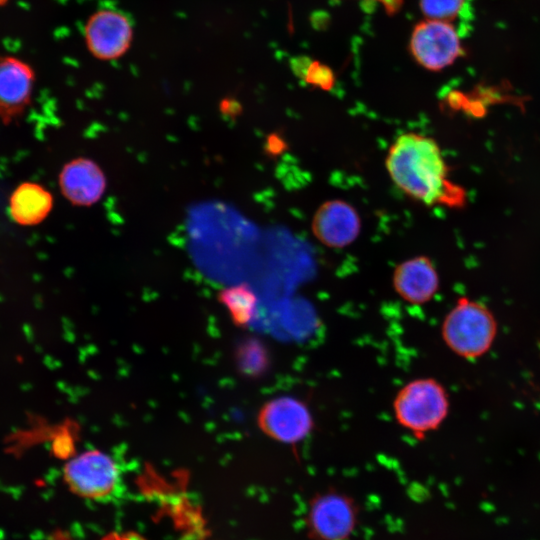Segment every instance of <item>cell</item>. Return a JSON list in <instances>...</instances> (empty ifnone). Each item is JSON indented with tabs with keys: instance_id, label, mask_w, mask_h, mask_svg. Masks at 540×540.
I'll use <instances>...</instances> for the list:
<instances>
[{
	"instance_id": "obj_1",
	"label": "cell",
	"mask_w": 540,
	"mask_h": 540,
	"mask_svg": "<svg viewBox=\"0 0 540 540\" xmlns=\"http://www.w3.org/2000/svg\"><path fill=\"white\" fill-rule=\"evenodd\" d=\"M386 169L394 184L425 205L459 208L465 191L449 180V167L438 143L431 137L407 132L389 147Z\"/></svg>"
},
{
	"instance_id": "obj_2",
	"label": "cell",
	"mask_w": 540,
	"mask_h": 540,
	"mask_svg": "<svg viewBox=\"0 0 540 540\" xmlns=\"http://www.w3.org/2000/svg\"><path fill=\"white\" fill-rule=\"evenodd\" d=\"M498 333L497 320L483 303L459 298L446 314L441 326L445 345L457 356L473 360L485 355Z\"/></svg>"
},
{
	"instance_id": "obj_3",
	"label": "cell",
	"mask_w": 540,
	"mask_h": 540,
	"mask_svg": "<svg viewBox=\"0 0 540 540\" xmlns=\"http://www.w3.org/2000/svg\"><path fill=\"white\" fill-rule=\"evenodd\" d=\"M446 388L434 378H417L405 384L393 400L397 423L416 439L437 430L449 414Z\"/></svg>"
},
{
	"instance_id": "obj_4",
	"label": "cell",
	"mask_w": 540,
	"mask_h": 540,
	"mask_svg": "<svg viewBox=\"0 0 540 540\" xmlns=\"http://www.w3.org/2000/svg\"><path fill=\"white\" fill-rule=\"evenodd\" d=\"M63 477L73 493L97 501L114 498L122 488L118 464L99 450H89L70 459L64 466Z\"/></svg>"
},
{
	"instance_id": "obj_5",
	"label": "cell",
	"mask_w": 540,
	"mask_h": 540,
	"mask_svg": "<svg viewBox=\"0 0 540 540\" xmlns=\"http://www.w3.org/2000/svg\"><path fill=\"white\" fill-rule=\"evenodd\" d=\"M83 36L88 52L101 61H114L131 48L134 28L131 19L122 11L102 8L86 20Z\"/></svg>"
},
{
	"instance_id": "obj_6",
	"label": "cell",
	"mask_w": 540,
	"mask_h": 540,
	"mask_svg": "<svg viewBox=\"0 0 540 540\" xmlns=\"http://www.w3.org/2000/svg\"><path fill=\"white\" fill-rule=\"evenodd\" d=\"M409 48L415 61L429 71H441L463 55L455 27L448 21L426 19L412 31Z\"/></svg>"
},
{
	"instance_id": "obj_7",
	"label": "cell",
	"mask_w": 540,
	"mask_h": 540,
	"mask_svg": "<svg viewBox=\"0 0 540 540\" xmlns=\"http://www.w3.org/2000/svg\"><path fill=\"white\" fill-rule=\"evenodd\" d=\"M356 521L353 499L334 489L317 494L307 510L308 535L313 540H348Z\"/></svg>"
},
{
	"instance_id": "obj_8",
	"label": "cell",
	"mask_w": 540,
	"mask_h": 540,
	"mask_svg": "<svg viewBox=\"0 0 540 540\" xmlns=\"http://www.w3.org/2000/svg\"><path fill=\"white\" fill-rule=\"evenodd\" d=\"M257 422L269 438L287 445L305 440L313 430L314 420L307 404L289 395L267 401L259 410Z\"/></svg>"
},
{
	"instance_id": "obj_9",
	"label": "cell",
	"mask_w": 540,
	"mask_h": 540,
	"mask_svg": "<svg viewBox=\"0 0 540 540\" xmlns=\"http://www.w3.org/2000/svg\"><path fill=\"white\" fill-rule=\"evenodd\" d=\"M36 81L35 70L13 55L0 54V120L10 124L30 105Z\"/></svg>"
},
{
	"instance_id": "obj_10",
	"label": "cell",
	"mask_w": 540,
	"mask_h": 540,
	"mask_svg": "<svg viewBox=\"0 0 540 540\" xmlns=\"http://www.w3.org/2000/svg\"><path fill=\"white\" fill-rule=\"evenodd\" d=\"M319 242L329 248H344L353 243L361 230L357 210L340 199L328 200L316 210L311 224Z\"/></svg>"
},
{
	"instance_id": "obj_11",
	"label": "cell",
	"mask_w": 540,
	"mask_h": 540,
	"mask_svg": "<svg viewBox=\"0 0 540 540\" xmlns=\"http://www.w3.org/2000/svg\"><path fill=\"white\" fill-rule=\"evenodd\" d=\"M63 196L77 206H91L103 196L107 181L102 169L91 159L67 162L58 177Z\"/></svg>"
},
{
	"instance_id": "obj_12",
	"label": "cell",
	"mask_w": 540,
	"mask_h": 540,
	"mask_svg": "<svg viewBox=\"0 0 540 540\" xmlns=\"http://www.w3.org/2000/svg\"><path fill=\"white\" fill-rule=\"evenodd\" d=\"M392 284L395 292L407 303L423 305L439 290L440 279L433 262L426 256H416L397 265Z\"/></svg>"
},
{
	"instance_id": "obj_13",
	"label": "cell",
	"mask_w": 540,
	"mask_h": 540,
	"mask_svg": "<svg viewBox=\"0 0 540 540\" xmlns=\"http://www.w3.org/2000/svg\"><path fill=\"white\" fill-rule=\"evenodd\" d=\"M53 195L39 183H20L11 193L9 215L21 226H34L43 222L53 209Z\"/></svg>"
},
{
	"instance_id": "obj_14",
	"label": "cell",
	"mask_w": 540,
	"mask_h": 540,
	"mask_svg": "<svg viewBox=\"0 0 540 540\" xmlns=\"http://www.w3.org/2000/svg\"><path fill=\"white\" fill-rule=\"evenodd\" d=\"M220 300L236 324L245 326L254 319L258 298L249 285L238 284L224 289L220 294Z\"/></svg>"
},
{
	"instance_id": "obj_15",
	"label": "cell",
	"mask_w": 540,
	"mask_h": 540,
	"mask_svg": "<svg viewBox=\"0 0 540 540\" xmlns=\"http://www.w3.org/2000/svg\"><path fill=\"white\" fill-rule=\"evenodd\" d=\"M464 0H419L420 10L426 19L452 21L460 13Z\"/></svg>"
},
{
	"instance_id": "obj_16",
	"label": "cell",
	"mask_w": 540,
	"mask_h": 540,
	"mask_svg": "<svg viewBox=\"0 0 540 540\" xmlns=\"http://www.w3.org/2000/svg\"><path fill=\"white\" fill-rule=\"evenodd\" d=\"M303 78L308 84L323 90L330 89L334 84L332 71L326 66L317 63H311L307 66Z\"/></svg>"
},
{
	"instance_id": "obj_17",
	"label": "cell",
	"mask_w": 540,
	"mask_h": 540,
	"mask_svg": "<svg viewBox=\"0 0 540 540\" xmlns=\"http://www.w3.org/2000/svg\"><path fill=\"white\" fill-rule=\"evenodd\" d=\"M380 4L387 14L397 13L403 5L404 0H369Z\"/></svg>"
},
{
	"instance_id": "obj_18",
	"label": "cell",
	"mask_w": 540,
	"mask_h": 540,
	"mask_svg": "<svg viewBox=\"0 0 540 540\" xmlns=\"http://www.w3.org/2000/svg\"><path fill=\"white\" fill-rule=\"evenodd\" d=\"M102 540H146L141 535L134 532H123V533H110L106 535Z\"/></svg>"
}]
</instances>
